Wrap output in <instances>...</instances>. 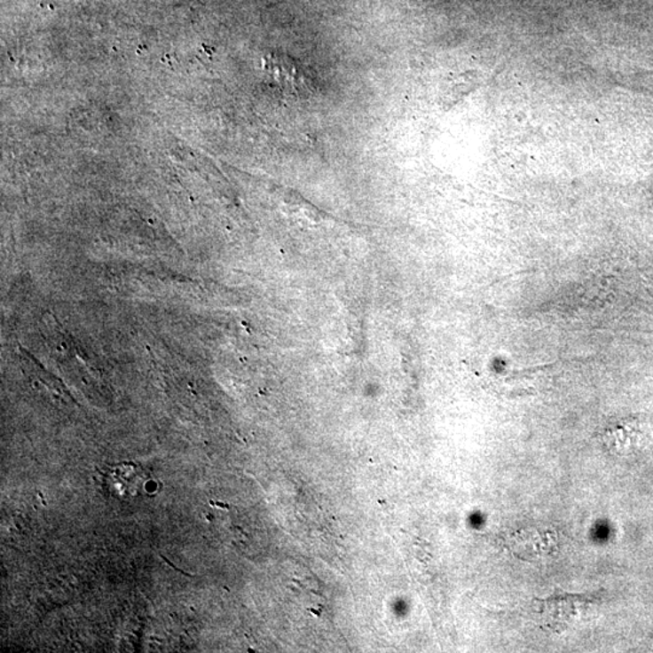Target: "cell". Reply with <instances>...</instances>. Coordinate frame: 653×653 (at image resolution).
<instances>
[{"label":"cell","instance_id":"cell-1","mask_svg":"<svg viewBox=\"0 0 653 653\" xmlns=\"http://www.w3.org/2000/svg\"><path fill=\"white\" fill-rule=\"evenodd\" d=\"M102 485L112 498L131 501L143 498L148 492L151 473L141 465L122 462L111 466L101 473Z\"/></svg>","mask_w":653,"mask_h":653}]
</instances>
